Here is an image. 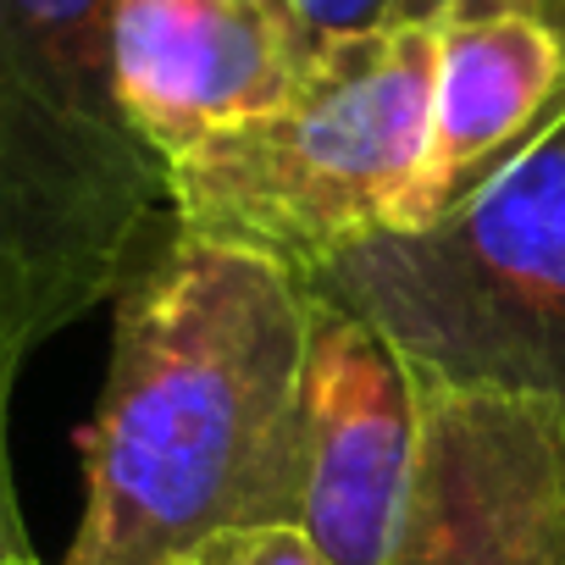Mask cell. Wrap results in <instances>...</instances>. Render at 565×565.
<instances>
[{
    "label": "cell",
    "instance_id": "7",
    "mask_svg": "<svg viewBox=\"0 0 565 565\" xmlns=\"http://www.w3.org/2000/svg\"><path fill=\"white\" fill-rule=\"evenodd\" d=\"M317 51L295 0H111L117 95L161 161L271 111Z\"/></svg>",
    "mask_w": 565,
    "mask_h": 565
},
{
    "label": "cell",
    "instance_id": "11",
    "mask_svg": "<svg viewBox=\"0 0 565 565\" xmlns=\"http://www.w3.org/2000/svg\"><path fill=\"white\" fill-rule=\"evenodd\" d=\"M295 12L317 34V45L344 40V34H366V29H388L405 18H433L427 0H295Z\"/></svg>",
    "mask_w": 565,
    "mask_h": 565
},
{
    "label": "cell",
    "instance_id": "5",
    "mask_svg": "<svg viewBox=\"0 0 565 565\" xmlns=\"http://www.w3.org/2000/svg\"><path fill=\"white\" fill-rule=\"evenodd\" d=\"M388 565H565V411L422 377Z\"/></svg>",
    "mask_w": 565,
    "mask_h": 565
},
{
    "label": "cell",
    "instance_id": "9",
    "mask_svg": "<svg viewBox=\"0 0 565 565\" xmlns=\"http://www.w3.org/2000/svg\"><path fill=\"white\" fill-rule=\"evenodd\" d=\"M167 565H328L300 526H227Z\"/></svg>",
    "mask_w": 565,
    "mask_h": 565
},
{
    "label": "cell",
    "instance_id": "8",
    "mask_svg": "<svg viewBox=\"0 0 565 565\" xmlns=\"http://www.w3.org/2000/svg\"><path fill=\"white\" fill-rule=\"evenodd\" d=\"M565 111V23L526 7H471L438 18V73L427 150L405 194L411 233L471 200Z\"/></svg>",
    "mask_w": 565,
    "mask_h": 565
},
{
    "label": "cell",
    "instance_id": "10",
    "mask_svg": "<svg viewBox=\"0 0 565 565\" xmlns=\"http://www.w3.org/2000/svg\"><path fill=\"white\" fill-rule=\"evenodd\" d=\"M23 372V355L0 333V565H40L34 537L23 526L18 504V471H12V383Z\"/></svg>",
    "mask_w": 565,
    "mask_h": 565
},
{
    "label": "cell",
    "instance_id": "6",
    "mask_svg": "<svg viewBox=\"0 0 565 565\" xmlns=\"http://www.w3.org/2000/svg\"><path fill=\"white\" fill-rule=\"evenodd\" d=\"M416 444V366L361 317L317 300L289 526H300L328 565H388Z\"/></svg>",
    "mask_w": 565,
    "mask_h": 565
},
{
    "label": "cell",
    "instance_id": "1",
    "mask_svg": "<svg viewBox=\"0 0 565 565\" xmlns=\"http://www.w3.org/2000/svg\"><path fill=\"white\" fill-rule=\"evenodd\" d=\"M311 317L300 271L167 222L117 289L62 565H167L227 526H289Z\"/></svg>",
    "mask_w": 565,
    "mask_h": 565
},
{
    "label": "cell",
    "instance_id": "4",
    "mask_svg": "<svg viewBox=\"0 0 565 565\" xmlns=\"http://www.w3.org/2000/svg\"><path fill=\"white\" fill-rule=\"evenodd\" d=\"M306 289L427 383L565 411V111L449 216L355 238Z\"/></svg>",
    "mask_w": 565,
    "mask_h": 565
},
{
    "label": "cell",
    "instance_id": "3",
    "mask_svg": "<svg viewBox=\"0 0 565 565\" xmlns=\"http://www.w3.org/2000/svg\"><path fill=\"white\" fill-rule=\"evenodd\" d=\"M433 73L438 18L328 40L271 111L167 161V222L300 277L399 227L427 150Z\"/></svg>",
    "mask_w": 565,
    "mask_h": 565
},
{
    "label": "cell",
    "instance_id": "2",
    "mask_svg": "<svg viewBox=\"0 0 565 565\" xmlns=\"http://www.w3.org/2000/svg\"><path fill=\"white\" fill-rule=\"evenodd\" d=\"M167 227V161L117 95L111 0H0V333L29 361L117 300Z\"/></svg>",
    "mask_w": 565,
    "mask_h": 565
},
{
    "label": "cell",
    "instance_id": "12",
    "mask_svg": "<svg viewBox=\"0 0 565 565\" xmlns=\"http://www.w3.org/2000/svg\"><path fill=\"white\" fill-rule=\"evenodd\" d=\"M471 7H526V12H543V18L565 23V0H427L433 18H444V12H471Z\"/></svg>",
    "mask_w": 565,
    "mask_h": 565
}]
</instances>
